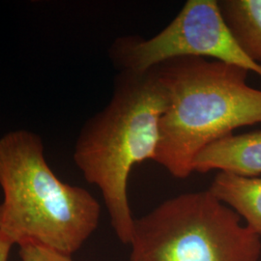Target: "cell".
Returning a JSON list of instances; mask_svg holds the SVG:
<instances>
[{
  "label": "cell",
  "instance_id": "obj_4",
  "mask_svg": "<svg viewBox=\"0 0 261 261\" xmlns=\"http://www.w3.org/2000/svg\"><path fill=\"white\" fill-rule=\"evenodd\" d=\"M130 261H259L260 237L208 190L168 198L135 219Z\"/></svg>",
  "mask_w": 261,
  "mask_h": 261
},
{
  "label": "cell",
  "instance_id": "obj_5",
  "mask_svg": "<svg viewBox=\"0 0 261 261\" xmlns=\"http://www.w3.org/2000/svg\"><path fill=\"white\" fill-rule=\"evenodd\" d=\"M110 58L119 72L141 74L178 57H204L238 66L261 76L254 63L238 46L224 21L217 0H189L166 28L149 39L117 38Z\"/></svg>",
  "mask_w": 261,
  "mask_h": 261
},
{
  "label": "cell",
  "instance_id": "obj_6",
  "mask_svg": "<svg viewBox=\"0 0 261 261\" xmlns=\"http://www.w3.org/2000/svg\"><path fill=\"white\" fill-rule=\"evenodd\" d=\"M214 169L244 177L260 175L261 130L229 135L200 150L193 161V171L206 173Z\"/></svg>",
  "mask_w": 261,
  "mask_h": 261
},
{
  "label": "cell",
  "instance_id": "obj_2",
  "mask_svg": "<svg viewBox=\"0 0 261 261\" xmlns=\"http://www.w3.org/2000/svg\"><path fill=\"white\" fill-rule=\"evenodd\" d=\"M168 97L154 70L118 72L111 100L84 123L73 159L84 179L98 187L120 242L130 245L135 219L128 200L133 168L155 159Z\"/></svg>",
  "mask_w": 261,
  "mask_h": 261
},
{
  "label": "cell",
  "instance_id": "obj_8",
  "mask_svg": "<svg viewBox=\"0 0 261 261\" xmlns=\"http://www.w3.org/2000/svg\"><path fill=\"white\" fill-rule=\"evenodd\" d=\"M218 4L238 46L261 66V0H221Z\"/></svg>",
  "mask_w": 261,
  "mask_h": 261
},
{
  "label": "cell",
  "instance_id": "obj_10",
  "mask_svg": "<svg viewBox=\"0 0 261 261\" xmlns=\"http://www.w3.org/2000/svg\"><path fill=\"white\" fill-rule=\"evenodd\" d=\"M12 246L13 244L5 240L2 234L0 233V261H8Z\"/></svg>",
  "mask_w": 261,
  "mask_h": 261
},
{
  "label": "cell",
  "instance_id": "obj_1",
  "mask_svg": "<svg viewBox=\"0 0 261 261\" xmlns=\"http://www.w3.org/2000/svg\"><path fill=\"white\" fill-rule=\"evenodd\" d=\"M168 105L154 162L173 177L193 171L200 150L243 126L261 124V90L247 84L248 71L204 57H178L153 68Z\"/></svg>",
  "mask_w": 261,
  "mask_h": 261
},
{
  "label": "cell",
  "instance_id": "obj_7",
  "mask_svg": "<svg viewBox=\"0 0 261 261\" xmlns=\"http://www.w3.org/2000/svg\"><path fill=\"white\" fill-rule=\"evenodd\" d=\"M208 191L242 217L245 225L261 238V178L220 171Z\"/></svg>",
  "mask_w": 261,
  "mask_h": 261
},
{
  "label": "cell",
  "instance_id": "obj_3",
  "mask_svg": "<svg viewBox=\"0 0 261 261\" xmlns=\"http://www.w3.org/2000/svg\"><path fill=\"white\" fill-rule=\"evenodd\" d=\"M41 137L25 129L0 138V233L72 255L97 229L101 206L88 191L61 181L45 158Z\"/></svg>",
  "mask_w": 261,
  "mask_h": 261
},
{
  "label": "cell",
  "instance_id": "obj_9",
  "mask_svg": "<svg viewBox=\"0 0 261 261\" xmlns=\"http://www.w3.org/2000/svg\"><path fill=\"white\" fill-rule=\"evenodd\" d=\"M19 256L21 261H73L72 255L32 242L19 245Z\"/></svg>",
  "mask_w": 261,
  "mask_h": 261
}]
</instances>
